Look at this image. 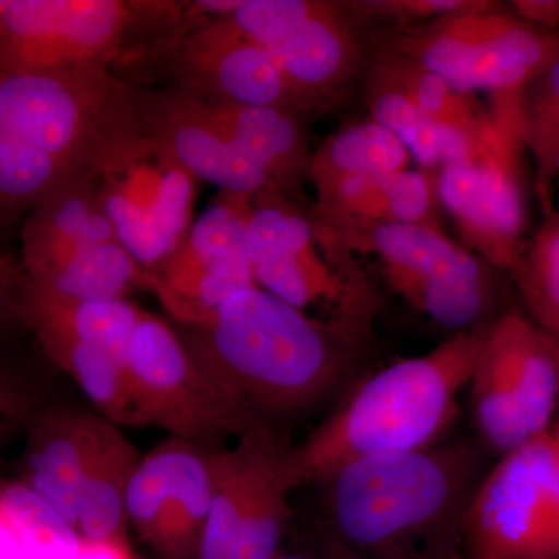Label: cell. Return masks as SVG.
Listing matches in <instances>:
<instances>
[{
	"instance_id": "10",
	"label": "cell",
	"mask_w": 559,
	"mask_h": 559,
	"mask_svg": "<svg viewBox=\"0 0 559 559\" xmlns=\"http://www.w3.org/2000/svg\"><path fill=\"white\" fill-rule=\"evenodd\" d=\"M381 46L463 94L488 92L496 100H513L558 53L559 31L533 27L500 3L481 0L476 9L396 28Z\"/></svg>"
},
{
	"instance_id": "5",
	"label": "cell",
	"mask_w": 559,
	"mask_h": 559,
	"mask_svg": "<svg viewBox=\"0 0 559 559\" xmlns=\"http://www.w3.org/2000/svg\"><path fill=\"white\" fill-rule=\"evenodd\" d=\"M124 87L106 73L0 70V227L27 218L90 165Z\"/></svg>"
},
{
	"instance_id": "28",
	"label": "cell",
	"mask_w": 559,
	"mask_h": 559,
	"mask_svg": "<svg viewBox=\"0 0 559 559\" xmlns=\"http://www.w3.org/2000/svg\"><path fill=\"white\" fill-rule=\"evenodd\" d=\"M369 75L396 87L426 117L447 127L471 134H479L491 127V114L481 108L474 95L454 90L437 73L396 51L380 46L371 61Z\"/></svg>"
},
{
	"instance_id": "35",
	"label": "cell",
	"mask_w": 559,
	"mask_h": 559,
	"mask_svg": "<svg viewBox=\"0 0 559 559\" xmlns=\"http://www.w3.org/2000/svg\"><path fill=\"white\" fill-rule=\"evenodd\" d=\"M27 277L20 261L0 249V331L21 323Z\"/></svg>"
},
{
	"instance_id": "43",
	"label": "cell",
	"mask_w": 559,
	"mask_h": 559,
	"mask_svg": "<svg viewBox=\"0 0 559 559\" xmlns=\"http://www.w3.org/2000/svg\"><path fill=\"white\" fill-rule=\"evenodd\" d=\"M558 212H559V210H558Z\"/></svg>"
},
{
	"instance_id": "30",
	"label": "cell",
	"mask_w": 559,
	"mask_h": 559,
	"mask_svg": "<svg viewBox=\"0 0 559 559\" xmlns=\"http://www.w3.org/2000/svg\"><path fill=\"white\" fill-rule=\"evenodd\" d=\"M522 146L536 167V189L543 213L549 212V176L559 142V51L530 80L518 97Z\"/></svg>"
},
{
	"instance_id": "31",
	"label": "cell",
	"mask_w": 559,
	"mask_h": 559,
	"mask_svg": "<svg viewBox=\"0 0 559 559\" xmlns=\"http://www.w3.org/2000/svg\"><path fill=\"white\" fill-rule=\"evenodd\" d=\"M533 322L559 336V212L544 213L543 223L527 240L516 271L511 274Z\"/></svg>"
},
{
	"instance_id": "12",
	"label": "cell",
	"mask_w": 559,
	"mask_h": 559,
	"mask_svg": "<svg viewBox=\"0 0 559 559\" xmlns=\"http://www.w3.org/2000/svg\"><path fill=\"white\" fill-rule=\"evenodd\" d=\"M128 367L145 426L210 448L264 426L210 380L175 326L154 312L143 311L135 326Z\"/></svg>"
},
{
	"instance_id": "21",
	"label": "cell",
	"mask_w": 559,
	"mask_h": 559,
	"mask_svg": "<svg viewBox=\"0 0 559 559\" xmlns=\"http://www.w3.org/2000/svg\"><path fill=\"white\" fill-rule=\"evenodd\" d=\"M198 100L223 134L266 175L272 189L297 201L300 187L310 180V117L274 106Z\"/></svg>"
},
{
	"instance_id": "26",
	"label": "cell",
	"mask_w": 559,
	"mask_h": 559,
	"mask_svg": "<svg viewBox=\"0 0 559 559\" xmlns=\"http://www.w3.org/2000/svg\"><path fill=\"white\" fill-rule=\"evenodd\" d=\"M44 356L79 385L98 415L117 426H145L127 356L98 345L36 336Z\"/></svg>"
},
{
	"instance_id": "1",
	"label": "cell",
	"mask_w": 559,
	"mask_h": 559,
	"mask_svg": "<svg viewBox=\"0 0 559 559\" xmlns=\"http://www.w3.org/2000/svg\"><path fill=\"white\" fill-rule=\"evenodd\" d=\"M175 330L210 380L272 429L336 389L362 337L259 286L237 290L205 318Z\"/></svg>"
},
{
	"instance_id": "34",
	"label": "cell",
	"mask_w": 559,
	"mask_h": 559,
	"mask_svg": "<svg viewBox=\"0 0 559 559\" xmlns=\"http://www.w3.org/2000/svg\"><path fill=\"white\" fill-rule=\"evenodd\" d=\"M47 404L38 380L13 360L0 358V441L24 429L36 411Z\"/></svg>"
},
{
	"instance_id": "25",
	"label": "cell",
	"mask_w": 559,
	"mask_h": 559,
	"mask_svg": "<svg viewBox=\"0 0 559 559\" xmlns=\"http://www.w3.org/2000/svg\"><path fill=\"white\" fill-rule=\"evenodd\" d=\"M367 106L371 120L392 131L426 171L469 160L495 127V119L479 134L447 127L426 117L406 95L373 75L367 76Z\"/></svg>"
},
{
	"instance_id": "13",
	"label": "cell",
	"mask_w": 559,
	"mask_h": 559,
	"mask_svg": "<svg viewBox=\"0 0 559 559\" xmlns=\"http://www.w3.org/2000/svg\"><path fill=\"white\" fill-rule=\"evenodd\" d=\"M495 127L469 160L436 173L441 209L463 246L492 270L513 274L527 245V204L520 170L522 146L513 114L496 109Z\"/></svg>"
},
{
	"instance_id": "36",
	"label": "cell",
	"mask_w": 559,
	"mask_h": 559,
	"mask_svg": "<svg viewBox=\"0 0 559 559\" xmlns=\"http://www.w3.org/2000/svg\"><path fill=\"white\" fill-rule=\"evenodd\" d=\"M509 9L514 16L533 27L558 32L559 0H513Z\"/></svg>"
},
{
	"instance_id": "32",
	"label": "cell",
	"mask_w": 559,
	"mask_h": 559,
	"mask_svg": "<svg viewBox=\"0 0 559 559\" xmlns=\"http://www.w3.org/2000/svg\"><path fill=\"white\" fill-rule=\"evenodd\" d=\"M0 514L21 543L50 551L58 559H80L83 555L75 530L21 481L0 489Z\"/></svg>"
},
{
	"instance_id": "40",
	"label": "cell",
	"mask_w": 559,
	"mask_h": 559,
	"mask_svg": "<svg viewBox=\"0 0 559 559\" xmlns=\"http://www.w3.org/2000/svg\"><path fill=\"white\" fill-rule=\"evenodd\" d=\"M439 559H477V558H473V557H466V555H460V554H455V551H447V554L444 555H441V557Z\"/></svg>"
},
{
	"instance_id": "15",
	"label": "cell",
	"mask_w": 559,
	"mask_h": 559,
	"mask_svg": "<svg viewBox=\"0 0 559 559\" xmlns=\"http://www.w3.org/2000/svg\"><path fill=\"white\" fill-rule=\"evenodd\" d=\"M252 198L219 191L154 272L153 294L179 325L198 322L231 294L257 286L246 250Z\"/></svg>"
},
{
	"instance_id": "17",
	"label": "cell",
	"mask_w": 559,
	"mask_h": 559,
	"mask_svg": "<svg viewBox=\"0 0 559 559\" xmlns=\"http://www.w3.org/2000/svg\"><path fill=\"white\" fill-rule=\"evenodd\" d=\"M168 73L173 86L205 102L314 112L286 79L274 55L207 17L183 35Z\"/></svg>"
},
{
	"instance_id": "11",
	"label": "cell",
	"mask_w": 559,
	"mask_h": 559,
	"mask_svg": "<svg viewBox=\"0 0 559 559\" xmlns=\"http://www.w3.org/2000/svg\"><path fill=\"white\" fill-rule=\"evenodd\" d=\"M290 447L263 426L215 450L213 498L197 559H271L293 520Z\"/></svg>"
},
{
	"instance_id": "3",
	"label": "cell",
	"mask_w": 559,
	"mask_h": 559,
	"mask_svg": "<svg viewBox=\"0 0 559 559\" xmlns=\"http://www.w3.org/2000/svg\"><path fill=\"white\" fill-rule=\"evenodd\" d=\"M205 17L176 0H7L0 70L31 75L167 70L179 40ZM120 80V79H119Z\"/></svg>"
},
{
	"instance_id": "37",
	"label": "cell",
	"mask_w": 559,
	"mask_h": 559,
	"mask_svg": "<svg viewBox=\"0 0 559 559\" xmlns=\"http://www.w3.org/2000/svg\"><path fill=\"white\" fill-rule=\"evenodd\" d=\"M544 559H559V487L547 522Z\"/></svg>"
},
{
	"instance_id": "33",
	"label": "cell",
	"mask_w": 559,
	"mask_h": 559,
	"mask_svg": "<svg viewBox=\"0 0 559 559\" xmlns=\"http://www.w3.org/2000/svg\"><path fill=\"white\" fill-rule=\"evenodd\" d=\"M480 2L481 0H356L342 3L355 24L360 21L388 22L395 25L396 31L476 9Z\"/></svg>"
},
{
	"instance_id": "22",
	"label": "cell",
	"mask_w": 559,
	"mask_h": 559,
	"mask_svg": "<svg viewBox=\"0 0 559 559\" xmlns=\"http://www.w3.org/2000/svg\"><path fill=\"white\" fill-rule=\"evenodd\" d=\"M140 455L120 426L106 421L79 496L75 532L83 547L131 559L128 544V491Z\"/></svg>"
},
{
	"instance_id": "14",
	"label": "cell",
	"mask_w": 559,
	"mask_h": 559,
	"mask_svg": "<svg viewBox=\"0 0 559 559\" xmlns=\"http://www.w3.org/2000/svg\"><path fill=\"white\" fill-rule=\"evenodd\" d=\"M559 487V418L547 432L507 452L474 489L463 530L469 557L544 559Z\"/></svg>"
},
{
	"instance_id": "6",
	"label": "cell",
	"mask_w": 559,
	"mask_h": 559,
	"mask_svg": "<svg viewBox=\"0 0 559 559\" xmlns=\"http://www.w3.org/2000/svg\"><path fill=\"white\" fill-rule=\"evenodd\" d=\"M90 171L120 241L154 274L189 234L200 179L146 127L130 83L92 153Z\"/></svg>"
},
{
	"instance_id": "8",
	"label": "cell",
	"mask_w": 559,
	"mask_h": 559,
	"mask_svg": "<svg viewBox=\"0 0 559 559\" xmlns=\"http://www.w3.org/2000/svg\"><path fill=\"white\" fill-rule=\"evenodd\" d=\"M21 266L36 288L73 299H130L134 290L154 288V275L103 212L90 165L25 218Z\"/></svg>"
},
{
	"instance_id": "18",
	"label": "cell",
	"mask_w": 559,
	"mask_h": 559,
	"mask_svg": "<svg viewBox=\"0 0 559 559\" xmlns=\"http://www.w3.org/2000/svg\"><path fill=\"white\" fill-rule=\"evenodd\" d=\"M132 100L150 131L198 179L219 191L249 197L274 190L266 175L223 134L193 95L176 86L150 90L132 84Z\"/></svg>"
},
{
	"instance_id": "4",
	"label": "cell",
	"mask_w": 559,
	"mask_h": 559,
	"mask_svg": "<svg viewBox=\"0 0 559 559\" xmlns=\"http://www.w3.org/2000/svg\"><path fill=\"white\" fill-rule=\"evenodd\" d=\"M476 473L465 444L355 460L329 479L326 514L336 538L378 559H399L463 524Z\"/></svg>"
},
{
	"instance_id": "19",
	"label": "cell",
	"mask_w": 559,
	"mask_h": 559,
	"mask_svg": "<svg viewBox=\"0 0 559 559\" xmlns=\"http://www.w3.org/2000/svg\"><path fill=\"white\" fill-rule=\"evenodd\" d=\"M106 421L94 412L47 403L32 415L24 428L21 484L46 500L73 530L81 481Z\"/></svg>"
},
{
	"instance_id": "29",
	"label": "cell",
	"mask_w": 559,
	"mask_h": 559,
	"mask_svg": "<svg viewBox=\"0 0 559 559\" xmlns=\"http://www.w3.org/2000/svg\"><path fill=\"white\" fill-rule=\"evenodd\" d=\"M469 384L477 426L489 447L507 454L532 440L522 418L509 359L492 334L491 323Z\"/></svg>"
},
{
	"instance_id": "38",
	"label": "cell",
	"mask_w": 559,
	"mask_h": 559,
	"mask_svg": "<svg viewBox=\"0 0 559 559\" xmlns=\"http://www.w3.org/2000/svg\"><path fill=\"white\" fill-rule=\"evenodd\" d=\"M559 180V142L557 146V151H555L554 162H551L550 176H549V200L551 209H554V200H551V194H554V186Z\"/></svg>"
},
{
	"instance_id": "7",
	"label": "cell",
	"mask_w": 559,
	"mask_h": 559,
	"mask_svg": "<svg viewBox=\"0 0 559 559\" xmlns=\"http://www.w3.org/2000/svg\"><path fill=\"white\" fill-rule=\"evenodd\" d=\"M246 250L259 288L305 311L325 308L330 322L364 336L377 294L356 253L299 202L264 190L250 202Z\"/></svg>"
},
{
	"instance_id": "23",
	"label": "cell",
	"mask_w": 559,
	"mask_h": 559,
	"mask_svg": "<svg viewBox=\"0 0 559 559\" xmlns=\"http://www.w3.org/2000/svg\"><path fill=\"white\" fill-rule=\"evenodd\" d=\"M311 209L331 215L389 224L441 227L436 175L406 170L345 180L316 191Z\"/></svg>"
},
{
	"instance_id": "27",
	"label": "cell",
	"mask_w": 559,
	"mask_h": 559,
	"mask_svg": "<svg viewBox=\"0 0 559 559\" xmlns=\"http://www.w3.org/2000/svg\"><path fill=\"white\" fill-rule=\"evenodd\" d=\"M409 150L374 120L358 121L334 131L312 151L310 182L316 191L345 180L406 170Z\"/></svg>"
},
{
	"instance_id": "42",
	"label": "cell",
	"mask_w": 559,
	"mask_h": 559,
	"mask_svg": "<svg viewBox=\"0 0 559 559\" xmlns=\"http://www.w3.org/2000/svg\"><path fill=\"white\" fill-rule=\"evenodd\" d=\"M551 336H554V334H551ZM554 337H555V341H557L558 352H559V336H554Z\"/></svg>"
},
{
	"instance_id": "20",
	"label": "cell",
	"mask_w": 559,
	"mask_h": 559,
	"mask_svg": "<svg viewBox=\"0 0 559 559\" xmlns=\"http://www.w3.org/2000/svg\"><path fill=\"white\" fill-rule=\"evenodd\" d=\"M312 110L333 105L364 60L355 21L342 2H326L271 50Z\"/></svg>"
},
{
	"instance_id": "41",
	"label": "cell",
	"mask_w": 559,
	"mask_h": 559,
	"mask_svg": "<svg viewBox=\"0 0 559 559\" xmlns=\"http://www.w3.org/2000/svg\"><path fill=\"white\" fill-rule=\"evenodd\" d=\"M7 0H0V11L3 10V7H5Z\"/></svg>"
},
{
	"instance_id": "24",
	"label": "cell",
	"mask_w": 559,
	"mask_h": 559,
	"mask_svg": "<svg viewBox=\"0 0 559 559\" xmlns=\"http://www.w3.org/2000/svg\"><path fill=\"white\" fill-rule=\"evenodd\" d=\"M491 331L503 352L516 385L522 418L532 439L555 425L559 404L557 341L527 316L506 312L492 320Z\"/></svg>"
},
{
	"instance_id": "9",
	"label": "cell",
	"mask_w": 559,
	"mask_h": 559,
	"mask_svg": "<svg viewBox=\"0 0 559 559\" xmlns=\"http://www.w3.org/2000/svg\"><path fill=\"white\" fill-rule=\"evenodd\" d=\"M308 213L356 255L374 257L390 288L440 325L477 329L491 311L492 267L441 227Z\"/></svg>"
},
{
	"instance_id": "16",
	"label": "cell",
	"mask_w": 559,
	"mask_h": 559,
	"mask_svg": "<svg viewBox=\"0 0 559 559\" xmlns=\"http://www.w3.org/2000/svg\"><path fill=\"white\" fill-rule=\"evenodd\" d=\"M216 448L171 437L140 457L128 521L162 559H197L213 498Z\"/></svg>"
},
{
	"instance_id": "2",
	"label": "cell",
	"mask_w": 559,
	"mask_h": 559,
	"mask_svg": "<svg viewBox=\"0 0 559 559\" xmlns=\"http://www.w3.org/2000/svg\"><path fill=\"white\" fill-rule=\"evenodd\" d=\"M488 326L457 331L432 352L399 360L362 382L304 443L290 448L297 488L320 484L355 460L433 447L455 417Z\"/></svg>"
},
{
	"instance_id": "39",
	"label": "cell",
	"mask_w": 559,
	"mask_h": 559,
	"mask_svg": "<svg viewBox=\"0 0 559 559\" xmlns=\"http://www.w3.org/2000/svg\"><path fill=\"white\" fill-rule=\"evenodd\" d=\"M271 559H320L316 555L299 554V551H277Z\"/></svg>"
}]
</instances>
